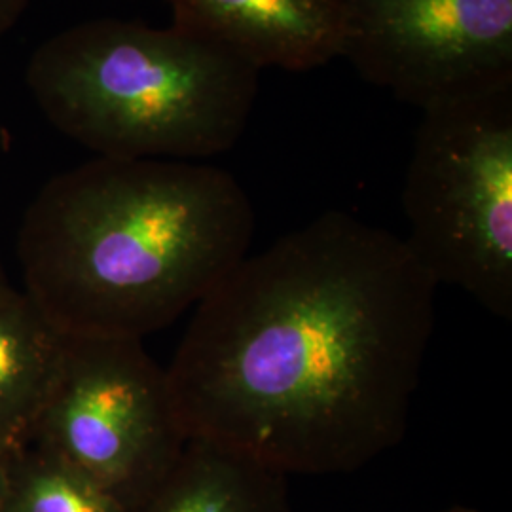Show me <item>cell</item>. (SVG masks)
<instances>
[{"instance_id": "cell-1", "label": "cell", "mask_w": 512, "mask_h": 512, "mask_svg": "<svg viewBox=\"0 0 512 512\" xmlns=\"http://www.w3.org/2000/svg\"><path fill=\"white\" fill-rule=\"evenodd\" d=\"M435 294L403 238L344 211L245 256L165 368L186 437L287 476L365 467L406 433Z\"/></svg>"}, {"instance_id": "cell-2", "label": "cell", "mask_w": 512, "mask_h": 512, "mask_svg": "<svg viewBox=\"0 0 512 512\" xmlns=\"http://www.w3.org/2000/svg\"><path fill=\"white\" fill-rule=\"evenodd\" d=\"M253 232L251 200L228 171L95 156L27 207L23 293L69 338L143 340L198 306Z\"/></svg>"}, {"instance_id": "cell-3", "label": "cell", "mask_w": 512, "mask_h": 512, "mask_svg": "<svg viewBox=\"0 0 512 512\" xmlns=\"http://www.w3.org/2000/svg\"><path fill=\"white\" fill-rule=\"evenodd\" d=\"M260 73L175 23L105 18L42 42L25 78L50 124L97 156L192 162L238 143Z\"/></svg>"}, {"instance_id": "cell-4", "label": "cell", "mask_w": 512, "mask_h": 512, "mask_svg": "<svg viewBox=\"0 0 512 512\" xmlns=\"http://www.w3.org/2000/svg\"><path fill=\"white\" fill-rule=\"evenodd\" d=\"M404 238L437 283L512 319V86L421 110Z\"/></svg>"}, {"instance_id": "cell-5", "label": "cell", "mask_w": 512, "mask_h": 512, "mask_svg": "<svg viewBox=\"0 0 512 512\" xmlns=\"http://www.w3.org/2000/svg\"><path fill=\"white\" fill-rule=\"evenodd\" d=\"M29 442L93 476L135 511L188 437L167 372L143 340L67 336Z\"/></svg>"}, {"instance_id": "cell-6", "label": "cell", "mask_w": 512, "mask_h": 512, "mask_svg": "<svg viewBox=\"0 0 512 512\" xmlns=\"http://www.w3.org/2000/svg\"><path fill=\"white\" fill-rule=\"evenodd\" d=\"M340 59L427 110L512 86V0H344Z\"/></svg>"}, {"instance_id": "cell-7", "label": "cell", "mask_w": 512, "mask_h": 512, "mask_svg": "<svg viewBox=\"0 0 512 512\" xmlns=\"http://www.w3.org/2000/svg\"><path fill=\"white\" fill-rule=\"evenodd\" d=\"M173 23L256 67L304 73L340 59L344 0H165Z\"/></svg>"}, {"instance_id": "cell-8", "label": "cell", "mask_w": 512, "mask_h": 512, "mask_svg": "<svg viewBox=\"0 0 512 512\" xmlns=\"http://www.w3.org/2000/svg\"><path fill=\"white\" fill-rule=\"evenodd\" d=\"M135 512H291L287 475L217 442L188 439Z\"/></svg>"}, {"instance_id": "cell-9", "label": "cell", "mask_w": 512, "mask_h": 512, "mask_svg": "<svg viewBox=\"0 0 512 512\" xmlns=\"http://www.w3.org/2000/svg\"><path fill=\"white\" fill-rule=\"evenodd\" d=\"M67 336L23 291L0 296V446L18 450L31 439L44 399L54 384Z\"/></svg>"}, {"instance_id": "cell-10", "label": "cell", "mask_w": 512, "mask_h": 512, "mask_svg": "<svg viewBox=\"0 0 512 512\" xmlns=\"http://www.w3.org/2000/svg\"><path fill=\"white\" fill-rule=\"evenodd\" d=\"M2 512H135L73 463L27 442L8 454Z\"/></svg>"}, {"instance_id": "cell-11", "label": "cell", "mask_w": 512, "mask_h": 512, "mask_svg": "<svg viewBox=\"0 0 512 512\" xmlns=\"http://www.w3.org/2000/svg\"><path fill=\"white\" fill-rule=\"evenodd\" d=\"M31 0H0V37L16 27Z\"/></svg>"}, {"instance_id": "cell-12", "label": "cell", "mask_w": 512, "mask_h": 512, "mask_svg": "<svg viewBox=\"0 0 512 512\" xmlns=\"http://www.w3.org/2000/svg\"><path fill=\"white\" fill-rule=\"evenodd\" d=\"M8 450L0 446V512L4 505V495H6V482H8Z\"/></svg>"}, {"instance_id": "cell-13", "label": "cell", "mask_w": 512, "mask_h": 512, "mask_svg": "<svg viewBox=\"0 0 512 512\" xmlns=\"http://www.w3.org/2000/svg\"><path fill=\"white\" fill-rule=\"evenodd\" d=\"M8 289H10V283H8V279H6L4 268H2V262H0V296L6 293Z\"/></svg>"}, {"instance_id": "cell-14", "label": "cell", "mask_w": 512, "mask_h": 512, "mask_svg": "<svg viewBox=\"0 0 512 512\" xmlns=\"http://www.w3.org/2000/svg\"><path fill=\"white\" fill-rule=\"evenodd\" d=\"M440 512H480L475 507H467V505H452V507H448V509H444V511Z\"/></svg>"}]
</instances>
